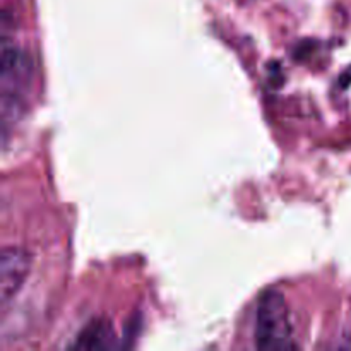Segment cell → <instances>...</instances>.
Returning <instances> with one entry per match:
<instances>
[{"label": "cell", "mask_w": 351, "mask_h": 351, "mask_svg": "<svg viewBox=\"0 0 351 351\" xmlns=\"http://www.w3.org/2000/svg\"><path fill=\"white\" fill-rule=\"evenodd\" d=\"M34 64L24 48L3 41L0 55V91H2L3 129L23 112V96L33 82Z\"/></svg>", "instance_id": "6da1fadb"}, {"label": "cell", "mask_w": 351, "mask_h": 351, "mask_svg": "<svg viewBox=\"0 0 351 351\" xmlns=\"http://www.w3.org/2000/svg\"><path fill=\"white\" fill-rule=\"evenodd\" d=\"M254 339L259 350H290L297 348L293 341V326L290 311L283 293L267 290L261 295L256 311Z\"/></svg>", "instance_id": "7a4b0ae2"}, {"label": "cell", "mask_w": 351, "mask_h": 351, "mask_svg": "<svg viewBox=\"0 0 351 351\" xmlns=\"http://www.w3.org/2000/svg\"><path fill=\"white\" fill-rule=\"evenodd\" d=\"M31 269V256L19 247H5L0 254V300L5 305L23 288Z\"/></svg>", "instance_id": "3957f363"}, {"label": "cell", "mask_w": 351, "mask_h": 351, "mask_svg": "<svg viewBox=\"0 0 351 351\" xmlns=\"http://www.w3.org/2000/svg\"><path fill=\"white\" fill-rule=\"evenodd\" d=\"M113 341H115V332L112 326L105 321H95L79 332L75 341L72 343V348L101 350L113 346Z\"/></svg>", "instance_id": "277c9868"}]
</instances>
